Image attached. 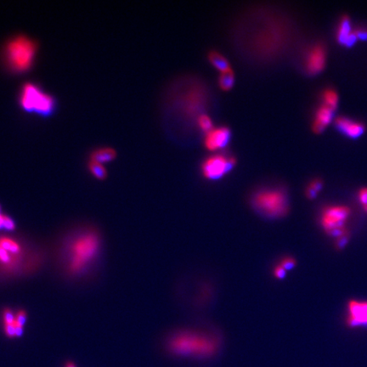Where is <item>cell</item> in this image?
Returning <instances> with one entry per match:
<instances>
[{"label":"cell","mask_w":367,"mask_h":367,"mask_svg":"<svg viewBox=\"0 0 367 367\" xmlns=\"http://www.w3.org/2000/svg\"><path fill=\"white\" fill-rule=\"evenodd\" d=\"M231 130L226 127H219L206 133L204 145L209 151L223 149L231 140Z\"/></svg>","instance_id":"30bf717a"},{"label":"cell","mask_w":367,"mask_h":367,"mask_svg":"<svg viewBox=\"0 0 367 367\" xmlns=\"http://www.w3.org/2000/svg\"><path fill=\"white\" fill-rule=\"evenodd\" d=\"M65 367H76V366H75L72 362H66V364H65Z\"/></svg>","instance_id":"d6a6232c"},{"label":"cell","mask_w":367,"mask_h":367,"mask_svg":"<svg viewBox=\"0 0 367 367\" xmlns=\"http://www.w3.org/2000/svg\"><path fill=\"white\" fill-rule=\"evenodd\" d=\"M354 33H355V36H356L357 39H361V40H367V30H354Z\"/></svg>","instance_id":"f546056e"},{"label":"cell","mask_w":367,"mask_h":367,"mask_svg":"<svg viewBox=\"0 0 367 367\" xmlns=\"http://www.w3.org/2000/svg\"><path fill=\"white\" fill-rule=\"evenodd\" d=\"M348 240H349V235L348 233L347 234L341 236L339 237L336 238V247H338V249H342L348 244Z\"/></svg>","instance_id":"4316f807"},{"label":"cell","mask_w":367,"mask_h":367,"mask_svg":"<svg viewBox=\"0 0 367 367\" xmlns=\"http://www.w3.org/2000/svg\"><path fill=\"white\" fill-rule=\"evenodd\" d=\"M347 325L350 327L367 326V301L351 300L348 302Z\"/></svg>","instance_id":"9c48e42d"},{"label":"cell","mask_w":367,"mask_h":367,"mask_svg":"<svg viewBox=\"0 0 367 367\" xmlns=\"http://www.w3.org/2000/svg\"><path fill=\"white\" fill-rule=\"evenodd\" d=\"M274 276H275V277L277 278V279H284L286 276V270H284L282 267L281 266V265H278V266H276V268H275V270H274Z\"/></svg>","instance_id":"83f0119b"},{"label":"cell","mask_w":367,"mask_h":367,"mask_svg":"<svg viewBox=\"0 0 367 367\" xmlns=\"http://www.w3.org/2000/svg\"><path fill=\"white\" fill-rule=\"evenodd\" d=\"M335 124L342 133L350 138L361 136L365 130L364 125L355 121L351 120L347 117H338L335 121Z\"/></svg>","instance_id":"7c38bea8"},{"label":"cell","mask_w":367,"mask_h":367,"mask_svg":"<svg viewBox=\"0 0 367 367\" xmlns=\"http://www.w3.org/2000/svg\"><path fill=\"white\" fill-rule=\"evenodd\" d=\"M88 172L91 173V175L98 179V180H104L108 178V170L106 169L104 164L88 160L87 163Z\"/></svg>","instance_id":"e0dca14e"},{"label":"cell","mask_w":367,"mask_h":367,"mask_svg":"<svg viewBox=\"0 0 367 367\" xmlns=\"http://www.w3.org/2000/svg\"><path fill=\"white\" fill-rule=\"evenodd\" d=\"M45 251L22 236L0 234V280L12 281L38 272L45 262Z\"/></svg>","instance_id":"7a4b0ae2"},{"label":"cell","mask_w":367,"mask_h":367,"mask_svg":"<svg viewBox=\"0 0 367 367\" xmlns=\"http://www.w3.org/2000/svg\"><path fill=\"white\" fill-rule=\"evenodd\" d=\"M39 44L36 40L26 34H16L7 39L1 52L4 67L12 74L18 75L29 72L33 68Z\"/></svg>","instance_id":"277c9868"},{"label":"cell","mask_w":367,"mask_h":367,"mask_svg":"<svg viewBox=\"0 0 367 367\" xmlns=\"http://www.w3.org/2000/svg\"><path fill=\"white\" fill-rule=\"evenodd\" d=\"M117 157L116 150L110 147H101L93 150L89 153L88 160L97 162V163L105 164L113 161Z\"/></svg>","instance_id":"9a60e30c"},{"label":"cell","mask_w":367,"mask_h":367,"mask_svg":"<svg viewBox=\"0 0 367 367\" xmlns=\"http://www.w3.org/2000/svg\"><path fill=\"white\" fill-rule=\"evenodd\" d=\"M349 215L350 209L346 206H327L322 211L320 224L326 234L332 237L338 238L348 233L345 224Z\"/></svg>","instance_id":"52a82bcc"},{"label":"cell","mask_w":367,"mask_h":367,"mask_svg":"<svg viewBox=\"0 0 367 367\" xmlns=\"http://www.w3.org/2000/svg\"><path fill=\"white\" fill-rule=\"evenodd\" d=\"M166 348L169 354L177 358L206 361L218 354L220 342L217 337L208 333L180 331L168 338Z\"/></svg>","instance_id":"3957f363"},{"label":"cell","mask_w":367,"mask_h":367,"mask_svg":"<svg viewBox=\"0 0 367 367\" xmlns=\"http://www.w3.org/2000/svg\"><path fill=\"white\" fill-rule=\"evenodd\" d=\"M251 203L260 216L269 219L283 218L289 212L288 196L280 188L259 190L253 195Z\"/></svg>","instance_id":"8992f818"},{"label":"cell","mask_w":367,"mask_h":367,"mask_svg":"<svg viewBox=\"0 0 367 367\" xmlns=\"http://www.w3.org/2000/svg\"><path fill=\"white\" fill-rule=\"evenodd\" d=\"M103 238L91 224H79L62 235L56 248V263L62 276L84 279L94 271L101 260Z\"/></svg>","instance_id":"6da1fadb"},{"label":"cell","mask_w":367,"mask_h":367,"mask_svg":"<svg viewBox=\"0 0 367 367\" xmlns=\"http://www.w3.org/2000/svg\"><path fill=\"white\" fill-rule=\"evenodd\" d=\"M325 61L326 55L324 47L322 45L314 46L306 56V71L309 74H318L325 67Z\"/></svg>","instance_id":"8fae6325"},{"label":"cell","mask_w":367,"mask_h":367,"mask_svg":"<svg viewBox=\"0 0 367 367\" xmlns=\"http://www.w3.org/2000/svg\"><path fill=\"white\" fill-rule=\"evenodd\" d=\"M333 113L334 110L325 105H322V107L319 108L315 113V119L313 123V130L315 133H322V131L331 124L333 118Z\"/></svg>","instance_id":"4fadbf2b"},{"label":"cell","mask_w":367,"mask_h":367,"mask_svg":"<svg viewBox=\"0 0 367 367\" xmlns=\"http://www.w3.org/2000/svg\"><path fill=\"white\" fill-rule=\"evenodd\" d=\"M363 209H364V211L366 212L367 214V205H365V206H363Z\"/></svg>","instance_id":"836d02e7"},{"label":"cell","mask_w":367,"mask_h":367,"mask_svg":"<svg viewBox=\"0 0 367 367\" xmlns=\"http://www.w3.org/2000/svg\"><path fill=\"white\" fill-rule=\"evenodd\" d=\"M338 42L345 46H352L357 41L354 31L351 29L350 22L347 17L342 19L338 31Z\"/></svg>","instance_id":"5bb4252c"},{"label":"cell","mask_w":367,"mask_h":367,"mask_svg":"<svg viewBox=\"0 0 367 367\" xmlns=\"http://www.w3.org/2000/svg\"><path fill=\"white\" fill-rule=\"evenodd\" d=\"M3 331L7 338L10 339L16 338V324L3 325Z\"/></svg>","instance_id":"484cf974"},{"label":"cell","mask_w":367,"mask_h":367,"mask_svg":"<svg viewBox=\"0 0 367 367\" xmlns=\"http://www.w3.org/2000/svg\"><path fill=\"white\" fill-rule=\"evenodd\" d=\"M322 97H323V102H324L323 105L327 106L333 110L337 108V106L338 104V95L334 90H332V89L325 90L322 95Z\"/></svg>","instance_id":"d6986e66"},{"label":"cell","mask_w":367,"mask_h":367,"mask_svg":"<svg viewBox=\"0 0 367 367\" xmlns=\"http://www.w3.org/2000/svg\"><path fill=\"white\" fill-rule=\"evenodd\" d=\"M208 59H209V62H211L212 65L218 69L221 72L231 71V65L228 62L227 59L218 51H211L208 54Z\"/></svg>","instance_id":"2e32d148"},{"label":"cell","mask_w":367,"mask_h":367,"mask_svg":"<svg viewBox=\"0 0 367 367\" xmlns=\"http://www.w3.org/2000/svg\"><path fill=\"white\" fill-rule=\"evenodd\" d=\"M280 265L282 267L284 270H293V268L296 266V260L292 257L284 258L281 261Z\"/></svg>","instance_id":"d4e9b609"},{"label":"cell","mask_w":367,"mask_h":367,"mask_svg":"<svg viewBox=\"0 0 367 367\" xmlns=\"http://www.w3.org/2000/svg\"><path fill=\"white\" fill-rule=\"evenodd\" d=\"M237 160L233 156L215 155L205 159L202 165V174L206 179L216 180L224 177L234 168Z\"/></svg>","instance_id":"ba28073f"},{"label":"cell","mask_w":367,"mask_h":367,"mask_svg":"<svg viewBox=\"0 0 367 367\" xmlns=\"http://www.w3.org/2000/svg\"><path fill=\"white\" fill-rule=\"evenodd\" d=\"M24 333V327L16 325V338H22Z\"/></svg>","instance_id":"4dcf8cb0"},{"label":"cell","mask_w":367,"mask_h":367,"mask_svg":"<svg viewBox=\"0 0 367 367\" xmlns=\"http://www.w3.org/2000/svg\"><path fill=\"white\" fill-rule=\"evenodd\" d=\"M197 122H198L197 124H198L200 130L203 131L205 133H208L214 129L213 121L207 114H201L197 118Z\"/></svg>","instance_id":"44dd1931"},{"label":"cell","mask_w":367,"mask_h":367,"mask_svg":"<svg viewBox=\"0 0 367 367\" xmlns=\"http://www.w3.org/2000/svg\"><path fill=\"white\" fill-rule=\"evenodd\" d=\"M4 215H5V214H3V212H2V207H1V204H0V231H3V218H4Z\"/></svg>","instance_id":"1f68e13d"},{"label":"cell","mask_w":367,"mask_h":367,"mask_svg":"<svg viewBox=\"0 0 367 367\" xmlns=\"http://www.w3.org/2000/svg\"><path fill=\"white\" fill-rule=\"evenodd\" d=\"M1 319L3 325H14L16 324V312L9 307H5L1 312Z\"/></svg>","instance_id":"7402d4cb"},{"label":"cell","mask_w":367,"mask_h":367,"mask_svg":"<svg viewBox=\"0 0 367 367\" xmlns=\"http://www.w3.org/2000/svg\"><path fill=\"white\" fill-rule=\"evenodd\" d=\"M323 187V182L321 179H314L306 189V196L309 199H314L318 195Z\"/></svg>","instance_id":"ffe728a7"},{"label":"cell","mask_w":367,"mask_h":367,"mask_svg":"<svg viewBox=\"0 0 367 367\" xmlns=\"http://www.w3.org/2000/svg\"><path fill=\"white\" fill-rule=\"evenodd\" d=\"M358 198L362 206L367 205V188H362L359 191Z\"/></svg>","instance_id":"f1b7e54d"},{"label":"cell","mask_w":367,"mask_h":367,"mask_svg":"<svg viewBox=\"0 0 367 367\" xmlns=\"http://www.w3.org/2000/svg\"><path fill=\"white\" fill-rule=\"evenodd\" d=\"M27 312L25 309H18L16 312V325L24 327L27 321Z\"/></svg>","instance_id":"cb8c5ba5"},{"label":"cell","mask_w":367,"mask_h":367,"mask_svg":"<svg viewBox=\"0 0 367 367\" xmlns=\"http://www.w3.org/2000/svg\"><path fill=\"white\" fill-rule=\"evenodd\" d=\"M17 101L22 110L40 117L52 116L57 108L55 96L46 92L35 82L27 81L22 85Z\"/></svg>","instance_id":"5b68a950"},{"label":"cell","mask_w":367,"mask_h":367,"mask_svg":"<svg viewBox=\"0 0 367 367\" xmlns=\"http://www.w3.org/2000/svg\"><path fill=\"white\" fill-rule=\"evenodd\" d=\"M235 84L234 72L232 70L228 72H221L218 78V85L221 89L228 91L232 88Z\"/></svg>","instance_id":"ac0fdd59"},{"label":"cell","mask_w":367,"mask_h":367,"mask_svg":"<svg viewBox=\"0 0 367 367\" xmlns=\"http://www.w3.org/2000/svg\"><path fill=\"white\" fill-rule=\"evenodd\" d=\"M17 230V224L12 217L10 215H4L3 218V231L5 232H14Z\"/></svg>","instance_id":"603a6c76"}]
</instances>
